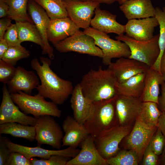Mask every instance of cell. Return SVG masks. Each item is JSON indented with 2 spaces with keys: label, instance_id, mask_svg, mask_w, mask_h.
Here are the masks:
<instances>
[{
  "label": "cell",
  "instance_id": "1",
  "mask_svg": "<svg viewBox=\"0 0 165 165\" xmlns=\"http://www.w3.org/2000/svg\"><path fill=\"white\" fill-rule=\"evenodd\" d=\"M40 59L42 65L35 58L31 62V66L36 72L41 82L36 88L38 93L57 105L63 104L73 90L72 83L59 77L52 71L50 58L40 57Z\"/></svg>",
  "mask_w": 165,
  "mask_h": 165
},
{
  "label": "cell",
  "instance_id": "2",
  "mask_svg": "<svg viewBox=\"0 0 165 165\" xmlns=\"http://www.w3.org/2000/svg\"><path fill=\"white\" fill-rule=\"evenodd\" d=\"M116 80L108 68L100 66L91 69L82 77L79 84L84 95L93 102L114 98L118 94Z\"/></svg>",
  "mask_w": 165,
  "mask_h": 165
},
{
  "label": "cell",
  "instance_id": "3",
  "mask_svg": "<svg viewBox=\"0 0 165 165\" xmlns=\"http://www.w3.org/2000/svg\"><path fill=\"white\" fill-rule=\"evenodd\" d=\"M115 98L93 102L92 113L83 125L94 140L105 130L119 124L115 113Z\"/></svg>",
  "mask_w": 165,
  "mask_h": 165
},
{
  "label": "cell",
  "instance_id": "4",
  "mask_svg": "<svg viewBox=\"0 0 165 165\" xmlns=\"http://www.w3.org/2000/svg\"><path fill=\"white\" fill-rule=\"evenodd\" d=\"M15 103L24 113L30 114L37 118L44 115L60 118L61 111L52 101H48L38 93L32 96L21 91L10 94Z\"/></svg>",
  "mask_w": 165,
  "mask_h": 165
},
{
  "label": "cell",
  "instance_id": "5",
  "mask_svg": "<svg viewBox=\"0 0 165 165\" xmlns=\"http://www.w3.org/2000/svg\"><path fill=\"white\" fill-rule=\"evenodd\" d=\"M83 32L92 37L96 46L101 50L104 54L102 61L104 65H109L113 58H129L131 55L130 50L125 43L113 39L106 33L90 27Z\"/></svg>",
  "mask_w": 165,
  "mask_h": 165
},
{
  "label": "cell",
  "instance_id": "6",
  "mask_svg": "<svg viewBox=\"0 0 165 165\" xmlns=\"http://www.w3.org/2000/svg\"><path fill=\"white\" fill-rule=\"evenodd\" d=\"M159 37V34L151 39L145 41H138L124 34L115 38L129 46L131 51L129 58L140 61L150 68L155 63L160 54Z\"/></svg>",
  "mask_w": 165,
  "mask_h": 165
},
{
  "label": "cell",
  "instance_id": "7",
  "mask_svg": "<svg viewBox=\"0 0 165 165\" xmlns=\"http://www.w3.org/2000/svg\"><path fill=\"white\" fill-rule=\"evenodd\" d=\"M131 125L114 126L102 132L94 139L95 146L101 156L107 160L119 151V144L130 133Z\"/></svg>",
  "mask_w": 165,
  "mask_h": 165
},
{
  "label": "cell",
  "instance_id": "8",
  "mask_svg": "<svg viewBox=\"0 0 165 165\" xmlns=\"http://www.w3.org/2000/svg\"><path fill=\"white\" fill-rule=\"evenodd\" d=\"M54 46L61 53L74 52L102 59L104 56L101 50L95 44L94 39L79 30Z\"/></svg>",
  "mask_w": 165,
  "mask_h": 165
},
{
  "label": "cell",
  "instance_id": "9",
  "mask_svg": "<svg viewBox=\"0 0 165 165\" xmlns=\"http://www.w3.org/2000/svg\"><path fill=\"white\" fill-rule=\"evenodd\" d=\"M53 116L44 115L37 118L34 127L38 146L47 145L58 149L62 145L63 133L61 127Z\"/></svg>",
  "mask_w": 165,
  "mask_h": 165
},
{
  "label": "cell",
  "instance_id": "10",
  "mask_svg": "<svg viewBox=\"0 0 165 165\" xmlns=\"http://www.w3.org/2000/svg\"><path fill=\"white\" fill-rule=\"evenodd\" d=\"M157 128L158 127H151L148 125L139 115L132 130L127 136L126 147L136 153L140 161Z\"/></svg>",
  "mask_w": 165,
  "mask_h": 165
},
{
  "label": "cell",
  "instance_id": "11",
  "mask_svg": "<svg viewBox=\"0 0 165 165\" xmlns=\"http://www.w3.org/2000/svg\"><path fill=\"white\" fill-rule=\"evenodd\" d=\"M2 91V97L0 107V124L15 122L34 126L37 118L28 116L20 110L13 101L6 84H3Z\"/></svg>",
  "mask_w": 165,
  "mask_h": 165
},
{
  "label": "cell",
  "instance_id": "12",
  "mask_svg": "<svg viewBox=\"0 0 165 165\" xmlns=\"http://www.w3.org/2000/svg\"><path fill=\"white\" fill-rule=\"evenodd\" d=\"M68 17L79 28L84 29L90 27L92 17L100 4L82 0H62Z\"/></svg>",
  "mask_w": 165,
  "mask_h": 165
},
{
  "label": "cell",
  "instance_id": "13",
  "mask_svg": "<svg viewBox=\"0 0 165 165\" xmlns=\"http://www.w3.org/2000/svg\"><path fill=\"white\" fill-rule=\"evenodd\" d=\"M114 102L119 125H130L140 115L142 101L140 98L117 94Z\"/></svg>",
  "mask_w": 165,
  "mask_h": 165
},
{
  "label": "cell",
  "instance_id": "14",
  "mask_svg": "<svg viewBox=\"0 0 165 165\" xmlns=\"http://www.w3.org/2000/svg\"><path fill=\"white\" fill-rule=\"evenodd\" d=\"M0 138L12 152H19L29 159L34 157L47 159L51 156L54 155L73 158L78 154L80 151L76 148L71 147L57 150L47 149L41 148L40 146L29 147L14 143L5 137L0 136Z\"/></svg>",
  "mask_w": 165,
  "mask_h": 165
},
{
  "label": "cell",
  "instance_id": "15",
  "mask_svg": "<svg viewBox=\"0 0 165 165\" xmlns=\"http://www.w3.org/2000/svg\"><path fill=\"white\" fill-rule=\"evenodd\" d=\"M28 10L43 40L42 54H47L50 59L54 57L53 50L48 41L47 31L50 19L45 10L33 0H29Z\"/></svg>",
  "mask_w": 165,
  "mask_h": 165
},
{
  "label": "cell",
  "instance_id": "16",
  "mask_svg": "<svg viewBox=\"0 0 165 165\" xmlns=\"http://www.w3.org/2000/svg\"><path fill=\"white\" fill-rule=\"evenodd\" d=\"M108 66V68L112 72L116 81L119 83L125 82L136 75L145 72L150 68L140 61L125 57L119 58Z\"/></svg>",
  "mask_w": 165,
  "mask_h": 165
},
{
  "label": "cell",
  "instance_id": "17",
  "mask_svg": "<svg viewBox=\"0 0 165 165\" xmlns=\"http://www.w3.org/2000/svg\"><path fill=\"white\" fill-rule=\"evenodd\" d=\"M81 150L78 154L70 159L66 165H108L107 160L97 149L94 140L88 135L81 142Z\"/></svg>",
  "mask_w": 165,
  "mask_h": 165
},
{
  "label": "cell",
  "instance_id": "18",
  "mask_svg": "<svg viewBox=\"0 0 165 165\" xmlns=\"http://www.w3.org/2000/svg\"><path fill=\"white\" fill-rule=\"evenodd\" d=\"M39 79L34 71L18 66L16 68L14 76L7 84L8 89L10 94L22 91L31 95L32 90L40 84Z\"/></svg>",
  "mask_w": 165,
  "mask_h": 165
},
{
  "label": "cell",
  "instance_id": "19",
  "mask_svg": "<svg viewBox=\"0 0 165 165\" xmlns=\"http://www.w3.org/2000/svg\"><path fill=\"white\" fill-rule=\"evenodd\" d=\"M158 26L155 17L129 20L125 25V32L126 35L135 40L147 41L153 38L155 28Z\"/></svg>",
  "mask_w": 165,
  "mask_h": 165
},
{
  "label": "cell",
  "instance_id": "20",
  "mask_svg": "<svg viewBox=\"0 0 165 165\" xmlns=\"http://www.w3.org/2000/svg\"><path fill=\"white\" fill-rule=\"evenodd\" d=\"M94 13V16L90 23L92 27L107 34L114 33L120 35L125 32V25L117 21L116 15L101 9L100 5L96 8Z\"/></svg>",
  "mask_w": 165,
  "mask_h": 165
},
{
  "label": "cell",
  "instance_id": "21",
  "mask_svg": "<svg viewBox=\"0 0 165 165\" xmlns=\"http://www.w3.org/2000/svg\"><path fill=\"white\" fill-rule=\"evenodd\" d=\"M62 128L64 133L62 140V146H68L76 148L89 134L83 124L77 122L71 116L63 121Z\"/></svg>",
  "mask_w": 165,
  "mask_h": 165
},
{
  "label": "cell",
  "instance_id": "22",
  "mask_svg": "<svg viewBox=\"0 0 165 165\" xmlns=\"http://www.w3.org/2000/svg\"><path fill=\"white\" fill-rule=\"evenodd\" d=\"M79 29L68 17L50 19L47 31L48 41L54 46L73 35Z\"/></svg>",
  "mask_w": 165,
  "mask_h": 165
},
{
  "label": "cell",
  "instance_id": "23",
  "mask_svg": "<svg viewBox=\"0 0 165 165\" xmlns=\"http://www.w3.org/2000/svg\"><path fill=\"white\" fill-rule=\"evenodd\" d=\"M71 95L70 102L73 117L79 123L84 124L92 113L94 103L84 95L79 83L74 87Z\"/></svg>",
  "mask_w": 165,
  "mask_h": 165
},
{
  "label": "cell",
  "instance_id": "24",
  "mask_svg": "<svg viewBox=\"0 0 165 165\" xmlns=\"http://www.w3.org/2000/svg\"><path fill=\"white\" fill-rule=\"evenodd\" d=\"M119 8L128 20L155 16V8L151 0H127Z\"/></svg>",
  "mask_w": 165,
  "mask_h": 165
},
{
  "label": "cell",
  "instance_id": "25",
  "mask_svg": "<svg viewBox=\"0 0 165 165\" xmlns=\"http://www.w3.org/2000/svg\"><path fill=\"white\" fill-rule=\"evenodd\" d=\"M164 82L159 72L149 68L145 72L144 88L140 97L141 100L158 104L160 86Z\"/></svg>",
  "mask_w": 165,
  "mask_h": 165
},
{
  "label": "cell",
  "instance_id": "26",
  "mask_svg": "<svg viewBox=\"0 0 165 165\" xmlns=\"http://www.w3.org/2000/svg\"><path fill=\"white\" fill-rule=\"evenodd\" d=\"M145 72L136 75L123 83L116 81L118 94L140 98L144 88Z\"/></svg>",
  "mask_w": 165,
  "mask_h": 165
},
{
  "label": "cell",
  "instance_id": "27",
  "mask_svg": "<svg viewBox=\"0 0 165 165\" xmlns=\"http://www.w3.org/2000/svg\"><path fill=\"white\" fill-rule=\"evenodd\" d=\"M10 135L24 138L30 141L35 140L36 132L34 126H29L15 122L0 124V134Z\"/></svg>",
  "mask_w": 165,
  "mask_h": 165
},
{
  "label": "cell",
  "instance_id": "28",
  "mask_svg": "<svg viewBox=\"0 0 165 165\" xmlns=\"http://www.w3.org/2000/svg\"><path fill=\"white\" fill-rule=\"evenodd\" d=\"M15 24L19 40L21 43L25 41L32 42L39 45L43 49V42L35 24L28 22H15Z\"/></svg>",
  "mask_w": 165,
  "mask_h": 165
},
{
  "label": "cell",
  "instance_id": "29",
  "mask_svg": "<svg viewBox=\"0 0 165 165\" xmlns=\"http://www.w3.org/2000/svg\"><path fill=\"white\" fill-rule=\"evenodd\" d=\"M9 7L8 17L15 22L34 23L27 12L29 0H5Z\"/></svg>",
  "mask_w": 165,
  "mask_h": 165
},
{
  "label": "cell",
  "instance_id": "30",
  "mask_svg": "<svg viewBox=\"0 0 165 165\" xmlns=\"http://www.w3.org/2000/svg\"><path fill=\"white\" fill-rule=\"evenodd\" d=\"M43 8L51 19L68 17L62 0H33Z\"/></svg>",
  "mask_w": 165,
  "mask_h": 165
},
{
  "label": "cell",
  "instance_id": "31",
  "mask_svg": "<svg viewBox=\"0 0 165 165\" xmlns=\"http://www.w3.org/2000/svg\"><path fill=\"white\" fill-rule=\"evenodd\" d=\"M162 112L157 103L142 102L139 115L144 122L151 127H158V121Z\"/></svg>",
  "mask_w": 165,
  "mask_h": 165
},
{
  "label": "cell",
  "instance_id": "32",
  "mask_svg": "<svg viewBox=\"0 0 165 165\" xmlns=\"http://www.w3.org/2000/svg\"><path fill=\"white\" fill-rule=\"evenodd\" d=\"M155 8V17L157 19L160 28L159 44L160 52L157 61L150 67L160 72V64L161 56L165 50V7L162 9L156 7Z\"/></svg>",
  "mask_w": 165,
  "mask_h": 165
},
{
  "label": "cell",
  "instance_id": "33",
  "mask_svg": "<svg viewBox=\"0 0 165 165\" xmlns=\"http://www.w3.org/2000/svg\"><path fill=\"white\" fill-rule=\"evenodd\" d=\"M107 161L110 165H138L140 162L136 153L131 150L119 151Z\"/></svg>",
  "mask_w": 165,
  "mask_h": 165
},
{
  "label": "cell",
  "instance_id": "34",
  "mask_svg": "<svg viewBox=\"0 0 165 165\" xmlns=\"http://www.w3.org/2000/svg\"><path fill=\"white\" fill-rule=\"evenodd\" d=\"M30 55L29 51L22 46H10L1 59L15 66L18 61L27 58Z\"/></svg>",
  "mask_w": 165,
  "mask_h": 165
},
{
  "label": "cell",
  "instance_id": "35",
  "mask_svg": "<svg viewBox=\"0 0 165 165\" xmlns=\"http://www.w3.org/2000/svg\"><path fill=\"white\" fill-rule=\"evenodd\" d=\"M69 157L54 155L47 159L38 160L32 158L30 159L31 165H66Z\"/></svg>",
  "mask_w": 165,
  "mask_h": 165
},
{
  "label": "cell",
  "instance_id": "36",
  "mask_svg": "<svg viewBox=\"0 0 165 165\" xmlns=\"http://www.w3.org/2000/svg\"><path fill=\"white\" fill-rule=\"evenodd\" d=\"M149 144L156 155L158 156L161 155L165 145V137L159 127L152 137Z\"/></svg>",
  "mask_w": 165,
  "mask_h": 165
},
{
  "label": "cell",
  "instance_id": "37",
  "mask_svg": "<svg viewBox=\"0 0 165 165\" xmlns=\"http://www.w3.org/2000/svg\"><path fill=\"white\" fill-rule=\"evenodd\" d=\"M16 68L0 59V81L7 84L13 78Z\"/></svg>",
  "mask_w": 165,
  "mask_h": 165
},
{
  "label": "cell",
  "instance_id": "38",
  "mask_svg": "<svg viewBox=\"0 0 165 165\" xmlns=\"http://www.w3.org/2000/svg\"><path fill=\"white\" fill-rule=\"evenodd\" d=\"M4 38L9 47L21 46L17 28L16 24L10 25L6 31Z\"/></svg>",
  "mask_w": 165,
  "mask_h": 165
},
{
  "label": "cell",
  "instance_id": "39",
  "mask_svg": "<svg viewBox=\"0 0 165 165\" xmlns=\"http://www.w3.org/2000/svg\"><path fill=\"white\" fill-rule=\"evenodd\" d=\"M142 159L143 165H156L159 163L158 156L154 152L149 144L145 150Z\"/></svg>",
  "mask_w": 165,
  "mask_h": 165
},
{
  "label": "cell",
  "instance_id": "40",
  "mask_svg": "<svg viewBox=\"0 0 165 165\" xmlns=\"http://www.w3.org/2000/svg\"><path fill=\"white\" fill-rule=\"evenodd\" d=\"M7 165H31L30 159L21 153L12 152L8 159Z\"/></svg>",
  "mask_w": 165,
  "mask_h": 165
},
{
  "label": "cell",
  "instance_id": "41",
  "mask_svg": "<svg viewBox=\"0 0 165 165\" xmlns=\"http://www.w3.org/2000/svg\"><path fill=\"white\" fill-rule=\"evenodd\" d=\"M12 152L0 138V165H7Z\"/></svg>",
  "mask_w": 165,
  "mask_h": 165
},
{
  "label": "cell",
  "instance_id": "42",
  "mask_svg": "<svg viewBox=\"0 0 165 165\" xmlns=\"http://www.w3.org/2000/svg\"><path fill=\"white\" fill-rule=\"evenodd\" d=\"M12 19L7 16L0 20V39L4 38L5 34L8 28L12 24Z\"/></svg>",
  "mask_w": 165,
  "mask_h": 165
},
{
  "label": "cell",
  "instance_id": "43",
  "mask_svg": "<svg viewBox=\"0 0 165 165\" xmlns=\"http://www.w3.org/2000/svg\"><path fill=\"white\" fill-rule=\"evenodd\" d=\"M161 85V95L159 97L158 105L161 111L165 113V82H164Z\"/></svg>",
  "mask_w": 165,
  "mask_h": 165
},
{
  "label": "cell",
  "instance_id": "44",
  "mask_svg": "<svg viewBox=\"0 0 165 165\" xmlns=\"http://www.w3.org/2000/svg\"><path fill=\"white\" fill-rule=\"evenodd\" d=\"M9 7L5 0H0V18L8 16Z\"/></svg>",
  "mask_w": 165,
  "mask_h": 165
},
{
  "label": "cell",
  "instance_id": "45",
  "mask_svg": "<svg viewBox=\"0 0 165 165\" xmlns=\"http://www.w3.org/2000/svg\"><path fill=\"white\" fill-rule=\"evenodd\" d=\"M160 73L165 82V50L160 59Z\"/></svg>",
  "mask_w": 165,
  "mask_h": 165
},
{
  "label": "cell",
  "instance_id": "46",
  "mask_svg": "<svg viewBox=\"0 0 165 165\" xmlns=\"http://www.w3.org/2000/svg\"><path fill=\"white\" fill-rule=\"evenodd\" d=\"M9 47L7 43L4 38L0 39V59L2 58Z\"/></svg>",
  "mask_w": 165,
  "mask_h": 165
},
{
  "label": "cell",
  "instance_id": "47",
  "mask_svg": "<svg viewBox=\"0 0 165 165\" xmlns=\"http://www.w3.org/2000/svg\"><path fill=\"white\" fill-rule=\"evenodd\" d=\"M158 127L160 129L165 137V113L162 112L159 118Z\"/></svg>",
  "mask_w": 165,
  "mask_h": 165
},
{
  "label": "cell",
  "instance_id": "48",
  "mask_svg": "<svg viewBox=\"0 0 165 165\" xmlns=\"http://www.w3.org/2000/svg\"><path fill=\"white\" fill-rule=\"evenodd\" d=\"M85 1L96 2L99 4L101 3H105L110 4L116 1L118 2V0H85Z\"/></svg>",
  "mask_w": 165,
  "mask_h": 165
},
{
  "label": "cell",
  "instance_id": "49",
  "mask_svg": "<svg viewBox=\"0 0 165 165\" xmlns=\"http://www.w3.org/2000/svg\"><path fill=\"white\" fill-rule=\"evenodd\" d=\"M160 156L159 163L161 165H165V145L162 153Z\"/></svg>",
  "mask_w": 165,
  "mask_h": 165
},
{
  "label": "cell",
  "instance_id": "50",
  "mask_svg": "<svg viewBox=\"0 0 165 165\" xmlns=\"http://www.w3.org/2000/svg\"><path fill=\"white\" fill-rule=\"evenodd\" d=\"M127 0H118V2L119 4L121 5Z\"/></svg>",
  "mask_w": 165,
  "mask_h": 165
},
{
  "label": "cell",
  "instance_id": "51",
  "mask_svg": "<svg viewBox=\"0 0 165 165\" xmlns=\"http://www.w3.org/2000/svg\"><path fill=\"white\" fill-rule=\"evenodd\" d=\"M82 0L85 1V0Z\"/></svg>",
  "mask_w": 165,
  "mask_h": 165
}]
</instances>
